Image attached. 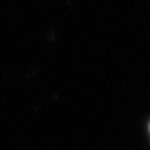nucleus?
<instances>
[{
    "label": "nucleus",
    "instance_id": "1",
    "mask_svg": "<svg viewBox=\"0 0 150 150\" xmlns=\"http://www.w3.org/2000/svg\"><path fill=\"white\" fill-rule=\"evenodd\" d=\"M149 132H150V125H149Z\"/></svg>",
    "mask_w": 150,
    "mask_h": 150
}]
</instances>
